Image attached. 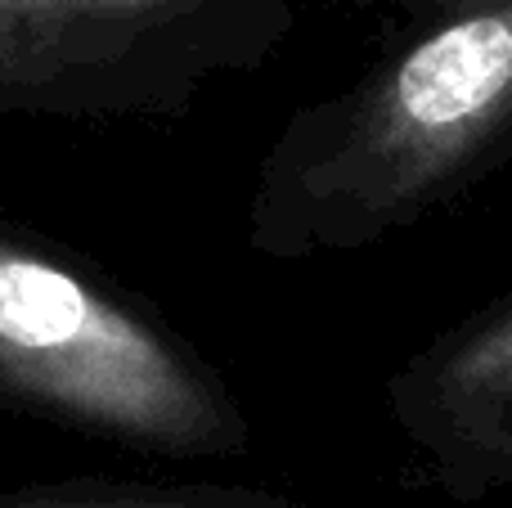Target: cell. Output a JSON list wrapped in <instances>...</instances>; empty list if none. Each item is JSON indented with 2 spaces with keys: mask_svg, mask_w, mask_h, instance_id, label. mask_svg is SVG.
Segmentation results:
<instances>
[{
  "mask_svg": "<svg viewBox=\"0 0 512 508\" xmlns=\"http://www.w3.org/2000/svg\"><path fill=\"white\" fill-rule=\"evenodd\" d=\"M198 0H9L0 5V90H27L99 63L113 45Z\"/></svg>",
  "mask_w": 512,
  "mask_h": 508,
  "instance_id": "4",
  "label": "cell"
},
{
  "mask_svg": "<svg viewBox=\"0 0 512 508\" xmlns=\"http://www.w3.org/2000/svg\"><path fill=\"white\" fill-rule=\"evenodd\" d=\"M0 387L77 428L171 455L234 450L230 396L149 320L0 239Z\"/></svg>",
  "mask_w": 512,
  "mask_h": 508,
  "instance_id": "2",
  "label": "cell"
},
{
  "mask_svg": "<svg viewBox=\"0 0 512 508\" xmlns=\"http://www.w3.org/2000/svg\"><path fill=\"white\" fill-rule=\"evenodd\" d=\"M463 9H486V5H508V0H459Z\"/></svg>",
  "mask_w": 512,
  "mask_h": 508,
  "instance_id": "6",
  "label": "cell"
},
{
  "mask_svg": "<svg viewBox=\"0 0 512 508\" xmlns=\"http://www.w3.org/2000/svg\"><path fill=\"white\" fill-rule=\"evenodd\" d=\"M423 401L450 450L486 473H512V302L427 360Z\"/></svg>",
  "mask_w": 512,
  "mask_h": 508,
  "instance_id": "3",
  "label": "cell"
},
{
  "mask_svg": "<svg viewBox=\"0 0 512 508\" xmlns=\"http://www.w3.org/2000/svg\"><path fill=\"white\" fill-rule=\"evenodd\" d=\"M0 508H230L216 500H185V495H18Z\"/></svg>",
  "mask_w": 512,
  "mask_h": 508,
  "instance_id": "5",
  "label": "cell"
},
{
  "mask_svg": "<svg viewBox=\"0 0 512 508\" xmlns=\"http://www.w3.org/2000/svg\"><path fill=\"white\" fill-rule=\"evenodd\" d=\"M0 5H9V0H0Z\"/></svg>",
  "mask_w": 512,
  "mask_h": 508,
  "instance_id": "7",
  "label": "cell"
},
{
  "mask_svg": "<svg viewBox=\"0 0 512 508\" xmlns=\"http://www.w3.org/2000/svg\"><path fill=\"white\" fill-rule=\"evenodd\" d=\"M512 144V0L463 9L346 104L297 176L306 221L328 239L400 225Z\"/></svg>",
  "mask_w": 512,
  "mask_h": 508,
  "instance_id": "1",
  "label": "cell"
}]
</instances>
